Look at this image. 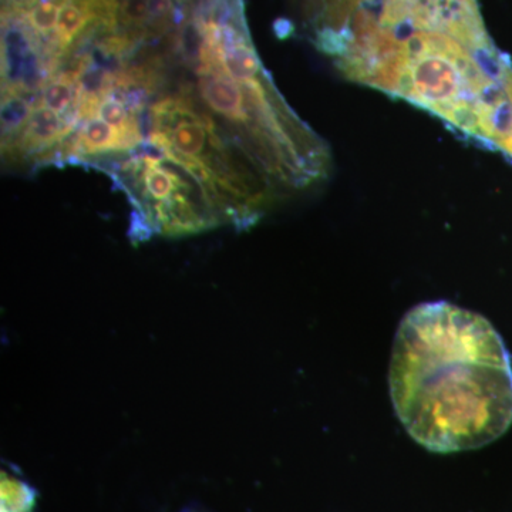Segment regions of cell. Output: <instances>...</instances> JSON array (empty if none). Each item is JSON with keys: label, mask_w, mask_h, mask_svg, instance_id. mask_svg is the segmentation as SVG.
Wrapping results in <instances>:
<instances>
[{"label": "cell", "mask_w": 512, "mask_h": 512, "mask_svg": "<svg viewBox=\"0 0 512 512\" xmlns=\"http://www.w3.org/2000/svg\"><path fill=\"white\" fill-rule=\"evenodd\" d=\"M394 412L434 453L487 446L512 424V365L504 340L476 312L430 302L407 312L389 370Z\"/></svg>", "instance_id": "6da1fadb"}, {"label": "cell", "mask_w": 512, "mask_h": 512, "mask_svg": "<svg viewBox=\"0 0 512 512\" xmlns=\"http://www.w3.org/2000/svg\"><path fill=\"white\" fill-rule=\"evenodd\" d=\"M111 177L130 195L141 225L163 235H183L220 224L221 212L208 191L153 144H140Z\"/></svg>", "instance_id": "7a4b0ae2"}, {"label": "cell", "mask_w": 512, "mask_h": 512, "mask_svg": "<svg viewBox=\"0 0 512 512\" xmlns=\"http://www.w3.org/2000/svg\"><path fill=\"white\" fill-rule=\"evenodd\" d=\"M143 138L117 130L100 117L83 120L73 133L66 158H94L106 154L128 153L143 144Z\"/></svg>", "instance_id": "3957f363"}, {"label": "cell", "mask_w": 512, "mask_h": 512, "mask_svg": "<svg viewBox=\"0 0 512 512\" xmlns=\"http://www.w3.org/2000/svg\"><path fill=\"white\" fill-rule=\"evenodd\" d=\"M373 2L375 0H308L316 46L322 47L345 32L356 13Z\"/></svg>", "instance_id": "277c9868"}, {"label": "cell", "mask_w": 512, "mask_h": 512, "mask_svg": "<svg viewBox=\"0 0 512 512\" xmlns=\"http://www.w3.org/2000/svg\"><path fill=\"white\" fill-rule=\"evenodd\" d=\"M36 491L29 483L2 471V512H33Z\"/></svg>", "instance_id": "5b68a950"}, {"label": "cell", "mask_w": 512, "mask_h": 512, "mask_svg": "<svg viewBox=\"0 0 512 512\" xmlns=\"http://www.w3.org/2000/svg\"><path fill=\"white\" fill-rule=\"evenodd\" d=\"M180 512H200V511H194V510H184V511H180Z\"/></svg>", "instance_id": "8992f818"}]
</instances>
